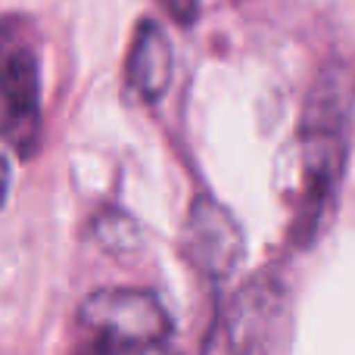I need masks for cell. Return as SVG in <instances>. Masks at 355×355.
Here are the masks:
<instances>
[{
    "label": "cell",
    "instance_id": "1",
    "mask_svg": "<svg viewBox=\"0 0 355 355\" xmlns=\"http://www.w3.org/2000/svg\"><path fill=\"white\" fill-rule=\"evenodd\" d=\"M346 97L337 81H324L306 100L300 122V202H296L293 237L309 246L337 206L346 175L349 137H346Z\"/></svg>",
    "mask_w": 355,
    "mask_h": 355
},
{
    "label": "cell",
    "instance_id": "2",
    "mask_svg": "<svg viewBox=\"0 0 355 355\" xmlns=\"http://www.w3.org/2000/svg\"><path fill=\"white\" fill-rule=\"evenodd\" d=\"M41 62L22 19H0V137L19 156L41 144Z\"/></svg>",
    "mask_w": 355,
    "mask_h": 355
},
{
    "label": "cell",
    "instance_id": "3",
    "mask_svg": "<svg viewBox=\"0 0 355 355\" xmlns=\"http://www.w3.org/2000/svg\"><path fill=\"white\" fill-rule=\"evenodd\" d=\"M78 324L91 343L156 346L172 337V318L162 302L135 287H106L91 293L78 309Z\"/></svg>",
    "mask_w": 355,
    "mask_h": 355
},
{
    "label": "cell",
    "instance_id": "4",
    "mask_svg": "<svg viewBox=\"0 0 355 355\" xmlns=\"http://www.w3.org/2000/svg\"><path fill=\"white\" fill-rule=\"evenodd\" d=\"M181 246L187 262L215 284L231 281L246 256V240L237 218L212 196H196L190 202Z\"/></svg>",
    "mask_w": 355,
    "mask_h": 355
},
{
    "label": "cell",
    "instance_id": "5",
    "mask_svg": "<svg viewBox=\"0 0 355 355\" xmlns=\"http://www.w3.org/2000/svg\"><path fill=\"white\" fill-rule=\"evenodd\" d=\"M175 75V50L166 28L156 19H144L131 37V50L125 60V81L144 103H159L166 97Z\"/></svg>",
    "mask_w": 355,
    "mask_h": 355
},
{
    "label": "cell",
    "instance_id": "6",
    "mask_svg": "<svg viewBox=\"0 0 355 355\" xmlns=\"http://www.w3.org/2000/svg\"><path fill=\"white\" fill-rule=\"evenodd\" d=\"M78 355H178L168 343H156V346H116V343H91L81 349Z\"/></svg>",
    "mask_w": 355,
    "mask_h": 355
},
{
    "label": "cell",
    "instance_id": "7",
    "mask_svg": "<svg viewBox=\"0 0 355 355\" xmlns=\"http://www.w3.org/2000/svg\"><path fill=\"white\" fill-rule=\"evenodd\" d=\"M162 3H166L168 16H172L178 25H193L196 16H200L202 0H162Z\"/></svg>",
    "mask_w": 355,
    "mask_h": 355
}]
</instances>
